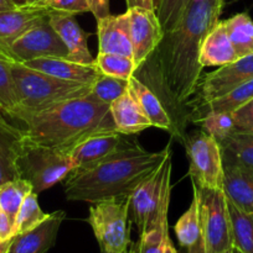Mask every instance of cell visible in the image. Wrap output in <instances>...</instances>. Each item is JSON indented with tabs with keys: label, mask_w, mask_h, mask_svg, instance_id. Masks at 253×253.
<instances>
[{
	"label": "cell",
	"mask_w": 253,
	"mask_h": 253,
	"mask_svg": "<svg viewBox=\"0 0 253 253\" xmlns=\"http://www.w3.org/2000/svg\"><path fill=\"white\" fill-rule=\"evenodd\" d=\"M232 247L242 253H253V214L242 211L227 200Z\"/></svg>",
	"instance_id": "4316f807"
},
{
	"label": "cell",
	"mask_w": 253,
	"mask_h": 253,
	"mask_svg": "<svg viewBox=\"0 0 253 253\" xmlns=\"http://www.w3.org/2000/svg\"><path fill=\"white\" fill-rule=\"evenodd\" d=\"M126 12L133 47V61L138 71L155 52L164 37V30L154 10L135 6L129 7Z\"/></svg>",
	"instance_id": "8fae6325"
},
{
	"label": "cell",
	"mask_w": 253,
	"mask_h": 253,
	"mask_svg": "<svg viewBox=\"0 0 253 253\" xmlns=\"http://www.w3.org/2000/svg\"><path fill=\"white\" fill-rule=\"evenodd\" d=\"M191 182L197 188L223 190V161L221 146L205 131L185 136Z\"/></svg>",
	"instance_id": "52a82bcc"
},
{
	"label": "cell",
	"mask_w": 253,
	"mask_h": 253,
	"mask_svg": "<svg viewBox=\"0 0 253 253\" xmlns=\"http://www.w3.org/2000/svg\"><path fill=\"white\" fill-rule=\"evenodd\" d=\"M12 7H16V5L11 0H0V11H5V10L12 9Z\"/></svg>",
	"instance_id": "ee69618b"
},
{
	"label": "cell",
	"mask_w": 253,
	"mask_h": 253,
	"mask_svg": "<svg viewBox=\"0 0 253 253\" xmlns=\"http://www.w3.org/2000/svg\"><path fill=\"white\" fill-rule=\"evenodd\" d=\"M232 253H242V252H240L237 249H235V247H232Z\"/></svg>",
	"instance_id": "c3c4849f"
},
{
	"label": "cell",
	"mask_w": 253,
	"mask_h": 253,
	"mask_svg": "<svg viewBox=\"0 0 253 253\" xmlns=\"http://www.w3.org/2000/svg\"><path fill=\"white\" fill-rule=\"evenodd\" d=\"M64 219L66 212L62 210L52 212L36 227L12 237L6 253H47L56 244Z\"/></svg>",
	"instance_id": "4fadbf2b"
},
{
	"label": "cell",
	"mask_w": 253,
	"mask_h": 253,
	"mask_svg": "<svg viewBox=\"0 0 253 253\" xmlns=\"http://www.w3.org/2000/svg\"><path fill=\"white\" fill-rule=\"evenodd\" d=\"M222 0H190L178 24L156 47L158 74L176 104L188 103L197 90L203 67L200 51L206 36L220 21Z\"/></svg>",
	"instance_id": "6da1fadb"
},
{
	"label": "cell",
	"mask_w": 253,
	"mask_h": 253,
	"mask_svg": "<svg viewBox=\"0 0 253 253\" xmlns=\"http://www.w3.org/2000/svg\"><path fill=\"white\" fill-rule=\"evenodd\" d=\"M169 205H164L155 221L140 234L136 253H161L164 241L168 236Z\"/></svg>",
	"instance_id": "f546056e"
},
{
	"label": "cell",
	"mask_w": 253,
	"mask_h": 253,
	"mask_svg": "<svg viewBox=\"0 0 253 253\" xmlns=\"http://www.w3.org/2000/svg\"><path fill=\"white\" fill-rule=\"evenodd\" d=\"M89 5V10L96 17V20L108 16L109 12V0H87Z\"/></svg>",
	"instance_id": "ab89813d"
},
{
	"label": "cell",
	"mask_w": 253,
	"mask_h": 253,
	"mask_svg": "<svg viewBox=\"0 0 253 253\" xmlns=\"http://www.w3.org/2000/svg\"><path fill=\"white\" fill-rule=\"evenodd\" d=\"M42 6L49 7L52 11L66 12L71 15L91 12L87 0H47Z\"/></svg>",
	"instance_id": "8d00e7d4"
},
{
	"label": "cell",
	"mask_w": 253,
	"mask_h": 253,
	"mask_svg": "<svg viewBox=\"0 0 253 253\" xmlns=\"http://www.w3.org/2000/svg\"><path fill=\"white\" fill-rule=\"evenodd\" d=\"M47 0H26V5H44Z\"/></svg>",
	"instance_id": "f6af8a7d"
},
{
	"label": "cell",
	"mask_w": 253,
	"mask_h": 253,
	"mask_svg": "<svg viewBox=\"0 0 253 253\" xmlns=\"http://www.w3.org/2000/svg\"><path fill=\"white\" fill-rule=\"evenodd\" d=\"M223 192L228 202L253 214V169L223 161Z\"/></svg>",
	"instance_id": "d6986e66"
},
{
	"label": "cell",
	"mask_w": 253,
	"mask_h": 253,
	"mask_svg": "<svg viewBox=\"0 0 253 253\" xmlns=\"http://www.w3.org/2000/svg\"><path fill=\"white\" fill-rule=\"evenodd\" d=\"M87 221L102 253H128L130 246L129 197L93 203Z\"/></svg>",
	"instance_id": "5b68a950"
},
{
	"label": "cell",
	"mask_w": 253,
	"mask_h": 253,
	"mask_svg": "<svg viewBox=\"0 0 253 253\" xmlns=\"http://www.w3.org/2000/svg\"><path fill=\"white\" fill-rule=\"evenodd\" d=\"M201 130L212 136L218 143L235 132V121L232 113H207L200 119Z\"/></svg>",
	"instance_id": "e575fe53"
},
{
	"label": "cell",
	"mask_w": 253,
	"mask_h": 253,
	"mask_svg": "<svg viewBox=\"0 0 253 253\" xmlns=\"http://www.w3.org/2000/svg\"><path fill=\"white\" fill-rule=\"evenodd\" d=\"M11 77L17 105L7 116L21 123L62 101L88 95L92 88V84L56 78L17 61L11 64Z\"/></svg>",
	"instance_id": "277c9868"
},
{
	"label": "cell",
	"mask_w": 253,
	"mask_h": 253,
	"mask_svg": "<svg viewBox=\"0 0 253 253\" xmlns=\"http://www.w3.org/2000/svg\"><path fill=\"white\" fill-rule=\"evenodd\" d=\"M7 51L17 62L36 58L68 59V49L49 19L17 37L7 46Z\"/></svg>",
	"instance_id": "30bf717a"
},
{
	"label": "cell",
	"mask_w": 253,
	"mask_h": 253,
	"mask_svg": "<svg viewBox=\"0 0 253 253\" xmlns=\"http://www.w3.org/2000/svg\"><path fill=\"white\" fill-rule=\"evenodd\" d=\"M223 25L238 58L253 53V20L247 12L223 20Z\"/></svg>",
	"instance_id": "cb8c5ba5"
},
{
	"label": "cell",
	"mask_w": 253,
	"mask_h": 253,
	"mask_svg": "<svg viewBox=\"0 0 253 253\" xmlns=\"http://www.w3.org/2000/svg\"><path fill=\"white\" fill-rule=\"evenodd\" d=\"M171 172L173 161L170 151L163 162L129 195V219L136 225L139 232H143L153 221L164 195L171 190Z\"/></svg>",
	"instance_id": "9c48e42d"
},
{
	"label": "cell",
	"mask_w": 253,
	"mask_h": 253,
	"mask_svg": "<svg viewBox=\"0 0 253 253\" xmlns=\"http://www.w3.org/2000/svg\"><path fill=\"white\" fill-rule=\"evenodd\" d=\"M51 11L41 5H22L0 11V44L7 47L22 34L49 19Z\"/></svg>",
	"instance_id": "5bb4252c"
},
{
	"label": "cell",
	"mask_w": 253,
	"mask_h": 253,
	"mask_svg": "<svg viewBox=\"0 0 253 253\" xmlns=\"http://www.w3.org/2000/svg\"><path fill=\"white\" fill-rule=\"evenodd\" d=\"M238 59L235 48L226 32L223 21L210 31L200 51V64L202 67H221Z\"/></svg>",
	"instance_id": "603a6c76"
},
{
	"label": "cell",
	"mask_w": 253,
	"mask_h": 253,
	"mask_svg": "<svg viewBox=\"0 0 253 253\" xmlns=\"http://www.w3.org/2000/svg\"><path fill=\"white\" fill-rule=\"evenodd\" d=\"M31 192H34L31 183L24 178H17L0 185V207L14 224L22 202Z\"/></svg>",
	"instance_id": "f1b7e54d"
},
{
	"label": "cell",
	"mask_w": 253,
	"mask_h": 253,
	"mask_svg": "<svg viewBox=\"0 0 253 253\" xmlns=\"http://www.w3.org/2000/svg\"><path fill=\"white\" fill-rule=\"evenodd\" d=\"M16 6H22V5H26V0H11Z\"/></svg>",
	"instance_id": "7dc6e473"
},
{
	"label": "cell",
	"mask_w": 253,
	"mask_h": 253,
	"mask_svg": "<svg viewBox=\"0 0 253 253\" xmlns=\"http://www.w3.org/2000/svg\"><path fill=\"white\" fill-rule=\"evenodd\" d=\"M24 147L22 128L11 125L4 116H1L0 118V185L21 178L19 160Z\"/></svg>",
	"instance_id": "ac0fdd59"
},
{
	"label": "cell",
	"mask_w": 253,
	"mask_h": 253,
	"mask_svg": "<svg viewBox=\"0 0 253 253\" xmlns=\"http://www.w3.org/2000/svg\"><path fill=\"white\" fill-rule=\"evenodd\" d=\"M190 0H159L155 12L164 32L174 29Z\"/></svg>",
	"instance_id": "d590c367"
},
{
	"label": "cell",
	"mask_w": 253,
	"mask_h": 253,
	"mask_svg": "<svg viewBox=\"0 0 253 253\" xmlns=\"http://www.w3.org/2000/svg\"><path fill=\"white\" fill-rule=\"evenodd\" d=\"M128 90L135 99L136 103L140 105L144 114L148 116L153 127L175 133L176 130L173 119L164 108L160 99L146 84H144L140 79L133 76L128 79Z\"/></svg>",
	"instance_id": "7402d4cb"
},
{
	"label": "cell",
	"mask_w": 253,
	"mask_h": 253,
	"mask_svg": "<svg viewBox=\"0 0 253 253\" xmlns=\"http://www.w3.org/2000/svg\"><path fill=\"white\" fill-rule=\"evenodd\" d=\"M170 151V145L158 152H148L136 142H128L107 160L72 170L62 182L66 199L93 204L112 198H128Z\"/></svg>",
	"instance_id": "7a4b0ae2"
},
{
	"label": "cell",
	"mask_w": 253,
	"mask_h": 253,
	"mask_svg": "<svg viewBox=\"0 0 253 253\" xmlns=\"http://www.w3.org/2000/svg\"><path fill=\"white\" fill-rule=\"evenodd\" d=\"M109 109L117 132L122 135H134L149 127H153L148 116L144 114L140 105L136 103L129 90L114 100Z\"/></svg>",
	"instance_id": "44dd1931"
},
{
	"label": "cell",
	"mask_w": 253,
	"mask_h": 253,
	"mask_svg": "<svg viewBox=\"0 0 253 253\" xmlns=\"http://www.w3.org/2000/svg\"><path fill=\"white\" fill-rule=\"evenodd\" d=\"M14 57L9 53L7 47L0 44V110L7 115L17 105L14 82L11 77V64Z\"/></svg>",
	"instance_id": "4dcf8cb0"
},
{
	"label": "cell",
	"mask_w": 253,
	"mask_h": 253,
	"mask_svg": "<svg viewBox=\"0 0 253 253\" xmlns=\"http://www.w3.org/2000/svg\"><path fill=\"white\" fill-rule=\"evenodd\" d=\"M1 116H2V111L0 110V118H1Z\"/></svg>",
	"instance_id": "f907efd6"
},
{
	"label": "cell",
	"mask_w": 253,
	"mask_h": 253,
	"mask_svg": "<svg viewBox=\"0 0 253 253\" xmlns=\"http://www.w3.org/2000/svg\"><path fill=\"white\" fill-rule=\"evenodd\" d=\"M94 64L102 74L116 77L128 81L136 72V67L131 57L114 53H98L94 58Z\"/></svg>",
	"instance_id": "d6a6232c"
},
{
	"label": "cell",
	"mask_w": 253,
	"mask_h": 253,
	"mask_svg": "<svg viewBox=\"0 0 253 253\" xmlns=\"http://www.w3.org/2000/svg\"><path fill=\"white\" fill-rule=\"evenodd\" d=\"M222 2H223V4H225V2H226V0H222Z\"/></svg>",
	"instance_id": "816d5d0a"
},
{
	"label": "cell",
	"mask_w": 253,
	"mask_h": 253,
	"mask_svg": "<svg viewBox=\"0 0 253 253\" xmlns=\"http://www.w3.org/2000/svg\"><path fill=\"white\" fill-rule=\"evenodd\" d=\"M123 136L117 131L101 133L77 145L68 153L74 165V169L87 168L113 156L128 143Z\"/></svg>",
	"instance_id": "9a60e30c"
},
{
	"label": "cell",
	"mask_w": 253,
	"mask_h": 253,
	"mask_svg": "<svg viewBox=\"0 0 253 253\" xmlns=\"http://www.w3.org/2000/svg\"><path fill=\"white\" fill-rule=\"evenodd\" d=\"M98 53H114L133 58V47L129 32L128 12L111 15L97 20Z\"/></svg>",
	"instance_id": "2e32d148"
},
{
	"label": "cell",
	"mask_w": 253,
	"mask_h": 253,
	"mask_svg": "<svg viewBox=\"0 0 253 253\" xmlns=\"http://www.w3.org/2000/svg\"><path fill=\"white\" fill-rule=\"evenodd\" d=\"M21 178L29 180L32 190L40 194L57 183L63 182L74 169L68 153L55 148L25 145L19 160Z\"/></svg>",
	"instance_id": "8992f818"
},
{
	"label": "cell",
	"mask_w": 253,
	"mask_h": 253,
	"mask_svg": "<svg viewBox=\"0 0 253 253\" xmlns=\"http://www.w3.org/2000/svg\"><path fill=\"white\" fill-rule=\"evenodd\" d=\"M126 6L129 7H144V9L154 10L155 11L156 7H158L159 0H126Z\"/></svg>",
	"instance_id": "60d3db41"
},
{
	"label": "cell",
	"mask_w": 253,
	"mask_h": 253,
	"mask_svg": "<svg viewBox=\"0 0 253 253\" xmlns=\"http://www.w3.org/2000/svg\"><path fill=\"white\" fill-rule=\"evenodd\" d=\"M128 90V81L116 77L101 74L92 84L89 95L99 100L101 103L111 105L114 100L123 95Z\"/></svg>",
	"instance_id": "836d02e7"
},
{
	"label": "cell",
	"mask_w": 253,
	"mask_h": 253,
	"mask_svg": "<svg viewBox=\"0 0 253 253\" xmlns=\"http://www.w3.org/2000/svg\"><path fill=\"white\" fill-rule=\"evenodd\" d=\"M251 79H253V53L218 67L216 71L201 77L196 93L200 91L201 104L207 103Z\"/></svg>",
	"instance_id": "7c38bea8"
},
{
	"label": "cell",
	"mask_w": 253,
	"mask_h": 253,
	"mask_svg": "<svg viewBox=\"0 0 253 253\" xmlns=\"http://www.w3.org/2000/svg\"><path fill=\"white\" fill-rule=\"evenodd\" d=\"M109 106L89 94L62 101L22 121V140L69 153L87 138L117 131Z\"/></svg>",
	"instance_id": "3957f363"
},
{
	"label": "cell",
	"mask_w": 253,
	"mask_h": 253,
	"mask_svg": "<svg viewBox=\"0 0 253 253\" xmlns=\"http://www.w3.org/2000/svg\"><path fill=\"white\" fill-rule=\"evenodd\" d=\"M196 189L200 203L201 237L205 253L230 251L232 249V232L225 192L197 187Z\"/></svg>",
	"instance_id": "ba28073f"
},
{
	"label": "cell",
	"mask_w": 253,
	"mask_h": 253,
	"mask_svg": "<svg viewBox=\"0 0 253 253\" xmlns=\"http://www.w3.org/2000/svg\"><path fill=\"white\" fill-rule=\"evenodd\" d=\"M49 22L66 44L69 61L82 64H94V58L88 49L87 35L76 21L74 15L51 11Z\"/></svg>",
	"instance_id": "e0dca14e"
},
{
	"label": "cell",
	"mask_w": 253,
	"mask_h": 253,
	"mask_svg": "<svg viewBox=\"0 0 253 253\" xmlns=\"http://www.w3.org/2000/svg\"><path fill=\"white\" fill-rule=\"evenodd\" d=\"M235 132L253 133V99L232 113Z\"/></svg>",
	"instance_id": "74e56055"
},
{
	"label": "cell",
	"mask_w": 253,
	"mask_h": 253,
	"mask_svg": "<svg viewBox=\"0 0 253 253\" xmlns=\"http://www.w3.org/2000/svg\"><path fill=\"white\" fill-rule=\"evenodd\" d=\"M222 161L253 169V133L233 132L220 142Z\"/></svg>",
	"instance_id": "83f0119b"
},
{
	"label": "cell",
	"mask_w": 253,
	"mask_h": 253,
	"mask_svg": "<svg viewBox=\"0 0 253 253\" xmlns=\"http://www.w3.org/2000/svg\"><path fill=\"white\" fill-rule=\"evenodd\" d=\"M225 253H232V249H231L230 251H227V252H225Z\"/></svg>",
	"instance_id": "681fc988"
},
{
	"label": "cell",
	"mask_w": 253,
	"mask_h": 253,
	"mask_svg": "<svg viewBox=\"0 0 253 253\" xmlns=\"http://www.w3.org/2000/svg\"><path fill=\"white\" fill-rule=\"evenodd\" d=\"M35 192H31L20 207L14 224V236L34 229L49 217L50 214L42 211L39 204V198Z\"/></svg>",
	"instance_id": "1f68e13d"
},
{
	"label": "cell",
	"mask_w": 253,
	"mask_h": 253,
	"mask_svg": "<svg viewBox=\"0 0 253 253\" xmlns=\"http://www.w3.org/2000/svg\"><path fill=\"white\" fill-rule=\"evenodd\" d=\"M188 253H205V246H203L202 237L198 239V241L195 245L188 249Z\"/></svg>",
	"instance_id": "b9f144b4"
},
{
	"label": "cell",
	"mask_w": 253,
	"mask_h": 253,
	"mask_svg": "<svg viewBox=\"0 0 253 253\" xmlns=\"http://www.w3.org/2000/svg\"><path fill=\"white\" fill-rule=\"evenodd\" d=\"M14 237V222L0 207V242H9Z\"/></svg>",
	"instance_id": "f35d334b"
},
{
	"label": "cell",
	"mask_w": 253,
	"mask_h": 253,
	"mask_svg": "<svg viewBox=\"0 0 253 253\" xmlns=\"http://www.w3.org/2000/svg\"><path fill=\"white\" fill-rule=\"evenodd\" d=\"M21 63L56 78L86 84H93L102 74L96 64L77 63L67 58H36Z\"/></svg>",
	"instance_id": "ffe728a7"
},
{
	"label": "cell",
	"mask_w": 253,
	"mask_h": 253,
	"mask_svg": "<svg viewBox=\"0 0 253 253\" xmlns=\"http://www.w3.org/2000/svg\"><path fill=\"white\" fill-rule=\"evenodd\" d=\"M161 253H178L176 252L175 247H174L173 242H171L170 237H169V235L165 237V241H164L163 251H161Z\"/></svg>",
	"instance_id": "7bdbcfd3"
},
{
	"label": "cell",
	"mask_w": 253,
	"mask_h": 253,
	"mask_svg": "<svg viewBox=\"0 0 253 253\" xmlns=\"http://www.w3.org/2000/svg\"><path fill=\"white\" fill-rule=\"evenodd\" d=\"M192 192L193 197L190 207L174 226L179 244L186 250L195 245L201 237L200 203H198V193L195 185H192Z\"/></svg>",
	"instance_id": "d4e9b609"
},
{
	"label": "cell",
	"mask_w": 253,
	"mask_h": 253,
	"mask_svg": "<svg viewBox=\"0 0 253 253\" xmlns=\"http://www.w3.org/2000/svg\"><path fill=\"white\" fill-rule=\"evenodd\" d=\"M253 99V79L246 82V83L241 84V85L236 86L235 89L228 91L225 95L220 96L217 99L207 101V103L200 104V109H198V114L200 118L197 121L202 118L205 114L212 113V111H217V113H233L248 103Z\"/></svg>",
	"instance_id": "484cf974"
},
{
	"label": "cell",
	"mask_w": 253,
	"mask_h": 253,
	"mask_svg": "<svg viewBox=\"0 0 253 253\" xmlns=\"http://www.w3.org/2000/svg\"><path fill=\"white\" fill-rule=\"evenodd\" d=\"M9 242H0V253H6L7 250H9Z\"/></svg>",
	"instance_id": "bcb514c9"
}]
</instances>
